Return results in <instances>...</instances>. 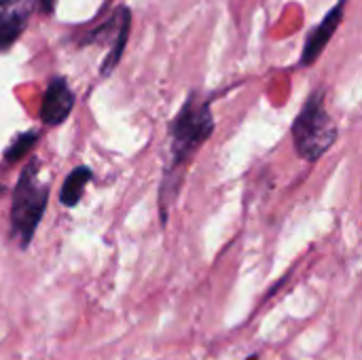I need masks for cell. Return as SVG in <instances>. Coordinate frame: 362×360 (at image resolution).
<instances>
[{
	"mask_svg": "<svg viewBox=\"0 0 362 360\" xmlns=\"http://www.w3.org/2000/svg\"><path fill=\"white\" fill-rule=\"evenodd\" d=\"M214 119L208 100H202L197 91H191L182 108L172 121V166L168 176L180 172L191 157L202 149V144L212 136Z\"/></svg>",
	"mask_w": 362,
	"mask_h": 360,
	"instance_id": "6da1fadb",
	"label": "cell"
},
{
	"mask_svg": "<svg viewBox=\"0 0 362 360\" xmlns=\"http://www.w3.org/2000/svg\"><path fill=\"white\" fill-rule=\"evenodd\" d=\"M47 204L49 187L38 178V159H32L23 168L11 199V233L17 238L21 250H25L34 240Z\"/></svg>",
	"mask_w": 362,
	"mask_h": 360,
	"instance_id": "7a4b0ae2",
	"label": "cell"
},
{
	"mask_svg": "<svg viewBox=\"0 0 362 360\" xmlns=\"http://www.w3.org/2000/svg\"><path fill=\"white\" fill-rule=\"evenodd\" d=\"M337 140V125L325 108V91L312 93L293 123V142L301 159L318 161Z\"/></svg>",
	"mask_w": 362,
	"mask_h": 360,
	"instance_id": "3957f363",
	"label": "cell"
},
{
	"mask_svg": "<svg viewBox=\"0 0 362 360\" xmlns=\"http://www.w3.org/2000/svg\"><path fill=\"white\" fill-rule=\"evenodd\" d=\"M74 108V93L68 87V81L64 76H53L40 104V121L45 125H59L64 123Z\"/></svg>",
	"mask_w": 362,
	"mask_h": 360,
	"instance_id": "277c9868",
	"label": "cell"
},
{
	"mask_svg": "<svg viewBox=\"0 0 362 360\" xmlns=\"http://www.w3.org/2000/svg\"><path fill=\"white\" fill-rule=\"evenodd\" d=\"M346 2L348 0H339L327 15L325 19L310 30L308 38H305V47H303V53H301V64L303 66H312L320 53L325 51V47L329 45V40L333 38V34L337 32V28L341 25L344 21V11H346Z\"/></svg>",
	"mask_w": 362,
	"mask_h": 360,
	"instance_id": "5b68a950",
	"label": "cell"
},
{
	"mask_svg": "<svg viewBox=\"0 0 362 360\" xmlns=\"http://www.w3.org/2000/svg\"><path fill=\"white\" fill-rule=\"evenodd\" d=\"M34 0H0V51L8 49L25 30Z\"/></svg>",
	"mask_w": 362,
	"mask_h": 360,
	"instance_id": "8992f818",
	"label": "cell"
},
{
	"mask_svg": "<svg viewBox=\"0 0 362 360\" xmlns=\"http://www.w3.org/2000/svg\"><path fill=\"white\" fill-rule=\"evenodd\" d=\"M91 178H93L91 168H87V166H78V168H74V170L68 174V178L64 180V185H62L59 202H62L66 208H74V206H78V202L83 199L85 187H87V182H89Z\"/></svg>",
	"mask_w": 362,
	"mask_h": 360,
	"instance_id": "52a82bcc",
	"label": "cell"
},
{
	"mask_svg": "<svg viewBox=\"0 0 362 360\" xmlns=\"http://www.w3.org/2000/svg\"><path fill=\"white\" fill-rule=\"evenodd\" d=\"M129 23H132V19L127 17L123 21V25H121L117 38L112 40V45L108 49V55H106V59L102 62V68H100V74L102 76H110L115 72V68L119 66V62H121V57L125 53V45H127V36H129Z\"/></svg>",
	"mask_w": 362,
	"mask_h": 360,
	"instance_id": "ba28073f",
	"label": "cell"
},
{
	"mask_svg": "<svg viewBox=\"0 0 362 360\" xmlns=\"http://www.w3.org/2000/svg\"><path fill=\"white\" fill-rule=\"evenodd\" d=\"M36 142H38V132H36V129H30V132H25V134H19L11 144L4 149V155H2L4 163H17V161H21L23 155H28V153L34 149Z\"/></svg>",
	"mask_w": 362,
	"mask_h": 360,
	"instance_id": "9c48e42d",
	"label": "cell"
},
{
	"mask_svg": "<svg viewBox=\"0 0 362 360\" xmlns=\"http://www.w3.org/2000/svg\"><path fill=\"white\" fill-rule=\"evenodd\" d=\"M40 8L45 15H51L53 8H55V0H40Z\"/></svg>",
	"mask_w": 362,
	"mask_h": 360,
	"instance_id": "30bf717a",
	"label": "cell"
},
{
	"mask_svg": "<svg viewBox=\"0 0 362 360\" xmlns=\"http://www.w3.org/2000/svg\"><path fill=\"white\" fill-rule=\"evenodd\" d=\"M2 193H4V187H2V185H0V195H2Z\"/></svg>",
	"mask_w": 362,
	"mask_h": 360,
	"instance_id": "8fae6325",
	"label": "cell"
}]
</instances>
